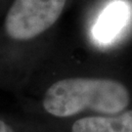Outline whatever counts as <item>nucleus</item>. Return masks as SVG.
<instances>
[{
    "instance_id": "obj_5",
    "label": "nucleus",
    "mask_w": 132,
    "mask_h": 132,
    "mask_svg": "<svg viewBox=\"0 0 132 132\" xmlns=\"http://www.w3.org/2000/svg\"><path fill=\"white\" fill-rule=\"evenodd\" d=\"M0 132H14L7 123L0 119Z\"/></svg>"
},
{
    "instance_id": "obj_4",
    "label": "nucleus",
    "mask_w": 132,
    "mask_h": 132,
    "mask_svg": "<svg viewBox=\"0 0 132 132\" xmlns=\"http://www.w3.org/2000/svg\"><path fill=\"white\" fill-rule=\"evenodd\" d=\"M129 17L127 5L121 1H116L107 7L100 16L94 28L95 38L102 43H108L120 32Z\"/></svg>"
},
{
    "instance_id": "obj_3",
    "label": "nucleus",
    "mask_w": 132,
    "mask_h": 132,
    "mask_svg": "<svg viewBox=\"0 0 132 132\" xmlns=\"http://www.w3.org/2000/svg\"><path fill=\"white\" fill-rule=\"evenodd\" d=\"M71 132H132V110L112 116L80 118L73 123Z\"/></svg>"
},
{
    "instance_id": "obj_2",
    "label": "nucleus",
    "mask_w": 132,
    "mask_h": 132,
    "mask_svg": "<svg viewBox=\"0 0 132 132\" xmlns=\"http://www.w3.org/2000/svg\"><path fill=\"white\" fill-rule=\"evenodd\" d=\"M67 0H15L5 20L11 38L28 40L47 30L60 18Z\"/></svg>"
},
{
    "instance_id": "obj_1",
    "label": "nucleus",
    "mask_w": 132,
    "mask_h": 132,
    "mask_svg": "<svg viewBox=\"0 0 132 132\" xmlns=\"http://www.w3.org/2000/svg\"><path fill=\"white\" fill-rule=\"evenodd\" d=\"M130 102L127 88L117 80L71 77L52 84L43 99V108L57 118H68L91 110L106 116L123 112Z\"/></svg>"
}]
</instances>
